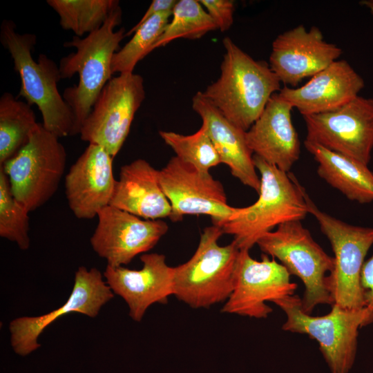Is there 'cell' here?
<instances>
[{"label": "cell", "mask_w": 373, "mask_h": 373, "mask_svg": "<svg viewBox=\"0 0 373 373\" xmlns=\"http://www.w3.org/2000/svg\"><path fill=\"white\" fill-rule=\"evenodd\" d=\"M192 108L200 116L221 164H226L232 175L244 185L258 193L260 179L254 163V154L247 143L246 131L229 121L202 92L193 96Z\"/></svg>", "instance_id": "obj_21"}, {"label": "cell", "mask_w": 373, "mask_h": 373, "mask_svg": "<svg viewBox=\"0 0 373 373\" xmlns=\"http://www.w3.org/2000/svg\"><path fill=\"white\" fill-rule=\"evenodd\" d=\"M285 314V332L308 335L315 340L330 373H349L357 352L358 329L367 317V309H347L336 304L323 316L305 313L301 298L292 295L273 302Z\"/></svg>", "instance_id": "obj_7"}, {"label": "cell", "mask_w": 373, "mask_h": 373, "mask_svg": "<svg viewBox=\"0 0 373 373\" xmlns=\"http://www.w3.org/2000/svg\"><path fill=\"white\" fill-rule=\"evenodd\" d=\"M35 113L26 102L10 93L0 98V166L13 157L37 128Z\"/></svg>", "instance_id": "obj_24"}, {"label": "cell", "mask_w": 373, "mask_h": 373, "mask_svg": "<svg viewBox=\"0 0 373 373\" xmlns=\"http://www.w3.org/2000/svg\"><path fill=\"white\" fill-rule=\"evenodd\" d=\"M171 15L172 11L157 13L135 30L131 40L113 55L111 62L113 75L133 73L137 64L153 50Z\"/></svg>", "instance_id": "obj_27"}, {"label": "cell", "mask_w": 373, "mask_h": 373, "mask_svg": "<svg viewBox=\"0 0 373 373\" xmlns=\"http://www.w3.org/2000/svg\"><path fill=\"white\" fill-rule=\"evenodd\" d=\"M159 180L170 202L173 222L186 215H207L218 226L236 209L227 204L222 183L209 171H202L176 156L159 170Z\"/></svg>", "instance_id": "obj_11"}, {"label": "cell", "mask_w": 373, "mask_h": 373, "mask_svg": "<svg viewBox=\"0 0 373 373\" xmlns=\"http://www.w3.org/2000/svg\"><path fill=\"white\" fill-rule=\"evenodd\" d=\"M222 43L220 76L202 93L229 121L247 131L280 90L281 82L267 63L254 59L231 38Z\"/></svg>", "instance_id": "obj_1"}, {"label": "cell", "mask_w": 373, "mask_h": 373, "mask_svg": "<svg viewBox=\"0 0 373 373\" xmlns=\"http://www.w3.org/2000/svg\"><path fill=\"white\" fill-rule=\"evenodd\" d=\"M292 109L289 103L275 93L246 131L247 143L253 154L287 173L300 154V140L291 121Z\"/></svg>", "instance_id": "obj_20"}, {"label": "cell", "mask_w": 373, "mask_h": 373, "mask_svg": "<svg viewBox=\"0 0 373 373\" xmlns=\"http://www.w3.org/2000/svg\"><path fill=\"white\" fill-rule=\"evenodd\" d=\"M46 3L58 14L61 28L79 37L100 28L119 6L117 0H48Z\"/></svg>", "instance_id": "obj_25"}, {"label": "cell", "mask_w": 373, "mask_h": 373, "mask_svg": "<svg viewBox=\"0 0 373 373\" xmlns=\"http://www.w3.org/2000/svg\"><path fill=\"white\" fill-rule=\"evenodd\" d=\"M66 163V149L59 137L39 123L29 142L0 166L8 178L14 197L32 211L57 192Z\"/></svg>", "instance_id": "obj_9"}, {"label": "cell", "mask_w": 373, "mask_h": 373, "mask_svg": "<svg viewBox=\"0 0 373 373\" xmlns=\"http://www.w3.org/2000/svg\"><path fill=\"white\" fill-rule=\"evenodd\" d=\"M218 27L199 1H178L171 17L153 50L180 39H198Z\"/></svg>", "instance_id": "obj_26"}, {"label": "cell", "mask_w": 373, "mask_h": 373, "mask_svg": "<svg viewBox=\"0 0 373 373\" xmlns=\"http://www.w3.org/2000/svg\"><path fill=\"white\" fill-rule=\"evenodd\" d=\"M360 281L367 309L363 327L373 323V254L363 265Z\"/></svg>", "instance_id": "obj_31"}, {"label": "cell", "mask_w": 373, "mask_h": 373, "mask_svg": "<svg viewBox=\"0 0 373 373\" xmlns=\"http://www.w3.org/2000/svg\"><path fill=\"white\" fill-rule=\"evenodd\" d=\"M342 52L326 41L317 27L308 30L300 25L274 39L269 65L281 83L296 87L336 61Z\"/></svg>", "instance_id": "obj_16"}, {"label": "cell", "mask_w": 373, "mask_h": 373, "mask_svg": "<svg viewBox=\"0 0 373 373\" xmlns=\"http://www.w3.org/2000/svg\"><path fill=\"white\" fill-rule=\"evenodd\" d=\"M256 245L263 254L277 258L290 275L304 285L303 311L312 314L319 305L334 304L325 285L326 276L333 270L334 257L329 256L313 239L301 221L280 224L264 234Z\"/></svg>", "instance_id": "obj_6"}, {"label": "cell", "mask_w": 373, "mask_h": 373, "mask_svg": "<svg viewBox=\"0 0 373 373\" xmlns=\"http://www.w3.org/2000/svg\"><path fill=\"white\" fill-rule=\"evenodd\" d=\"M260 174L259 198L253 204L237 208L220 227L233 236L238 247L249 250L266 233L291 221H301L309 213L303 186L295 175L280 170L254 155Z\"/></svg>", "instance_id": "obj_3"}, {"label": "cell", "mask_w": 373, "mask_h": 373, "mask_svg": "<svg viewBox=\"0 0 373 373\" xmlns=\"http://www.w3.org/2000/svg\"><path fill=\"white\" fill-rule=\"evenodd\" d=\"M361 3L367 8L373 14V0H364Z\"/></svg>", "instance_id": "obj_33"}, {"label": "cell", "mask_w": 373, "mask_h": 373, "mask_svg": "<svg viewBox=\"0 0 373 373\" xmlns=\"http://www.w3.org/2000/svg\"><path fill=\"white\" fill-rule=\"evenodd\" d=\"M145 98L143 77L119 74L104 86L82 126V140L104 147L114 157L122 147Z\"/></svg>", "instance_id": "obj_10"}, {"label": "cell", "mask_w": 373, "mask_h": 373, "mask_svg": "<svg viewBox=\"0 0 373 373\" xmlns=\"http://www.w3.org/2000/svg\"><path fill=\"white\" fill-rule=\"evenodd\" d=\"M160 136L182 162L202 171H209L211 167L221 164L218 153L202 124L191 135H182L173 131H160Z\"/></svg>", "instance_id": "obj_28"}, {"label": "cell", "mask_w": 373, "mask_h": 373, "mask_svg": "<svg viewBox=\"0 0 373 373\" xmlns=\"http://www.w3.org/2000/svg\"><path fill=\"white\" fill-rule=\"evenodd\" d=\"M364 87V79L347 61L336 60L303 86H285L278 93L305 116L336 110L358 97Z\"/></svg>", "instance_id": "obj_19"}, {"label": "cell", "mask_w": 373, "mask_h": 373, "mask_svg": "<svg viewBox=\"0 0 373 373\" xmlns=\"http://www.w3.org/2000/svg\"><path fill=\"white\" fill-rule=\"evenodd\" d=\"M303 117L305 140L368 165L373 149V98L358 95L336 110Z\"/></svg>", "instance_id": "obj_12"}, {"label": "cell", "mask_w": 373, "mask_h": 373, "mask_svg": "<svg viewBox=\"0 0 373 373\" xmlns=\"http://www.w3.org/2000/svg\"><path fill=\"white\" fill-rule=\"evenodd\" d=\"M90 242L94 251L112 267L128 265L154 247L169 229L162 220H145L108 205L97 213Z\"/></svg>", "instance_id": "obj_15"}, {"label": "cell", "mask_w": 373, "mask_h": 373, "mask_svg": "<svg viewBox=\"0 0 373 373\" xmlns=\"http://www.w3.org/2000/svg\"><path fill=\"white\" fill-rule=\"evenodd\" d=\"M309 213L318 222L334 256L333 270L325 285L334 304L347 309H361L365 303L360 277L365 258L373 245V228L347 224L321 211L302 187Z\"/></svg>", "instance_id": "obj_8"}, {"label": "cell", "mask_w": 373, "mask_h": 373, "mask_svg": "<svg viewBox=\"0 0 373 373\" xmlns=\"http://www.w3.org/2000/svg\"><path fill=\"white\" fill-rule=\"evenodd\" d=\"M201 5L221 32L228 30L233 24L235 3L231 0H200Z\"/></svg>", "instance_id": "obj_30"}, {"label": "cell", "mask_w": 373, "mask_h": 373, "mask_svg": "<svg viewBox=\"0 0 373 373\" xmlns=\"http://www.w3.org/2000/svg\"><path fill=\"white\" fill-rule=\"evenodd\" d=\"M286 268L275 258L262 254L258 261L242 249L238 257L233 290L222 307L223 313L266 318L272 308L266 302L292 296L297 285L290 281Z\"/></svg>", "instance_id": "obj_13"}, {"label": "cell", "mask_w": 373, "mask_h": 373, "mask_svg": "<svg viewBox=\"0 0 373 373\" xmlns=\"http://www.w3.org/2000/svg\"><path fill=\"white\" fill-rule=\"evenodd\" d=\"M318 163V175L347 198L361 204L373 202V173L367 165L305 140Z\"/></svg>", "instance_id": "obj_23"}, {"label": "cell", "mask_w": 373, "mask_h": 373, "mask_svg": "<svg viewBox=\"0 0 373 373\" xmlns=\"http://www.w3.org/2000/svg\"><path fill=\"white\" fill-rule=\"evenodd\" d=\"M177 1H178L175 0H153L140 20L131 29L126 32V37L133 34L135 30L141 24L152 16L160 12L173 11Z\"/></svg>", "instance_id": "obj_32"}, {"label": "cell", "mask_w": 373, "mask_h": 373, "mask_svg": "<svg viewBox=\"0 0 373 373\" xmlns=\"http://www.w3.org/2000/svg\"><path fill=\"white\" fill-rule=\"evenodd\" d=\"M122 14L118 6L100 28L84 38L75 35L64 44L66 48H76V52L61 59V77L70 78L76 73L79 75L78 84L66 88L62 95L73 114L71 136L79 134L100 92L112 78V59L126 37L124 28L115 31L122 22Z\"/></svg>", "instance_id": "obj_2"}, {"label": "cell", "mask_w": 373, "mask_h": 373, "mask_svg": "<svg viewBox=\"0 0 373 373\" xmlns=\"http://www.w3.org/2000/svg\"><path fill=\"white\" fill-rule=\"evenodd\" d=\"M12 21L3 20L0 41L10 52L14 70L19 74L21 86L18 97L38 107L44 128L57 137L71 136L74 117L72 110L57 88L61 79L59 66L44 54L35 61L32 56L37 36L19 33Z\"/></svg>", "instance_id": "obj_4"}, {"label": "cell", "mask_w": 373, "mask_h": 373, "mask_svg": "<svg viewBox=\"0 0 373 373\" xmlns=\"http://www.w3.org/2000/svg\"><path fill=\"white\" fill-rule=\"evenodd\" d=\"M29 212L12 195L8 178L0 166V236L22 250L28 249L30 243Z\"/></svg>", "instance_id": "obj_29"}, {"label": "cell", "mask_w": 373, "mask_h": 373, "mask_svg": "<svg viewBox=\"0 0 373 373\" xmlns=\"http://www.w3.org/2000/svg\"><path fill=\"white\" fill-rule=\"evenodd\" d=\"M222 234L217 225L206 227L192 257L174 267L173 295L193 309L227 301L233 290L240 249L234 241L219 245Z\"/></svg>", "instance_id": "obj_5"}, {"label": "cell", "mask_w": 373, "mask_h": 373, "mask_svg": "<svg viewBox=\"0 0 373 373\" xmlns=\"http://www.w3.org/2000/svg\"><path fill=\"white\" fill-rule=\"evenodd\" d=\"M97 268L79 267L75 274L74 285L66 302L47 314L36 316H21L9 324L10 345L15 353L26 356L41 347L38 338L44 329L59 318L77 312L96 317L102 307L114 298V293Z\"/></svg>", "instance_id": "obj_14"}, {"label": "cell", "mask_w": 373, "mask_h": 373, "mask_svg": "<svg viewBox=\"0 0 373 373\" xmlns=\"http://www.w3.org/2000/svg\"><path fill=\"white\" fill-rule=\"evenodd\" d=\"M110 205L145 220L169 218L171 212L159 170L141 158L121 167Z\"/></svg>", "instance_id": "obj_22"}, {"label": "cell", "mask_w": 373, "mask_h": 373, "mask_svg": "<svg viewBox=\"0 0 373 373\" xmlns=\"http://www.w3.org/2000/svg\"><path fill=\"white\" fill-rule=\"evenodd\" d=\"M113 157L102 146L89 144L65 177L68 207L79 219L90 220L110 205L117 180Z\"/></svg>", "instance_id": "obj_18"}, {"label": "cell", "mask_w": 373, "mask_h": 373, "mask_svg": "<svg viewBox=\"0 0 373 373\" xmlns=\"http://www.w3.org/2000/svg\"><path fill=\"white\" fill-rule=\"evenodd\" d=\"M140 260L143 267L139 270L106 265L103 273L107 285L124 299L130 317L136 322L142 320L151 305L166 304L174 289V267L166 264L164 255L144 254Z\"/></svg>", "instance_id": "obj_17"}]
</instances>
